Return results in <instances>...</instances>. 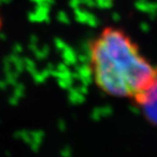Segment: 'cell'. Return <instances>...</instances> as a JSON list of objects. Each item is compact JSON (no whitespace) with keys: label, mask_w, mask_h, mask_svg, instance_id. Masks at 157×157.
<instances>
[{"label":"cell","mask_w":157,"mask_h":157,"mask_svg":"<svg viewBox=\"0 0 157 157\" xmlns=\"http://www.w3.org/2000/svg\"><path fill=\"white\" fill-rule=\"evenodd\" d=\"M133 103L141 108L151 121L157 124V78Z\"/></svg>","instance_id":"cell-2"},{"label":"cell","mask_w":157,"mask_h":157,"mask_svg":"<svg viewBox=\"0 0 157 157\" xmlns=\"http://www.w3.org/2000/svg\"><path fill=\"white\" fill-rule=\"evenodd\" d=\"M1 24H2V21H1V17H0V29H1Z\"/></svg>","instance_id":"cell-3"},{"label":"cell","mask_w":157,"mask_h":157,"mask_svg":"<svg viewBox=\"0 0 157 157\" xmlns=\"http://www.w3.org/2000/svg\"><path fill=\"white\" fill-rule=\"evenodd\" d=\"M88 67L98 90L132 102L157 78V65L127 31L116 26L104 27L90 41Z\"/></svg>","instance_id":"cell-1"}]
</instances>
